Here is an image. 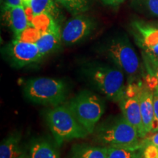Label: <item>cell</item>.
I'll use <instances>...</instances> for the list:
<instances>
[{"label":"cell","mask_w":158,"mask_h":158,"mask_svg":"<svg viewBox=\"0 0 158 158\" xmlns=\"http://www.w3.org/2000/svg\"><path fill=\"white\" fill-rule=\"evenodd\" d=\"M154 144V145L157 146L158 147V131L155 134H153L152 135H151L149 138H146L144 141L142 142V147H143L144 145H147V144Z\"/></svg>","instance_id":"obj_27"},{"label":"cell","mask_w":158,"mask_h":158,"mask_svg":"<svg viewBox=\"0 0 158 158\" xmlns=\"http://www.w3.org/2000/svg\"><path fill=\"white\" fill-rule=\"evenodd\" d=\"M73 15L81 14L89 9V0H56Z\"/></svg>","instance_id":"obj_19"},{"label":"cell","mask_w":158,"mask_h":158,"mask_svg":"<svg viewBox=\"0 0 158 158\" xmlns=\"http://www.w3.org/2000/svg\"><path fill=\"white\" fill-rule=\"evenodd\" d=\"M142 158H158V147L149 143L142 147L141 152Z\"/></svg>","instance_id":"obj_23"},{"label":"cell","mask_w":158,"mask_h":158,"mask_svg":"<svg viewBox=\"0 0 158 158\" xmlns=\"http://www.w3.org/2000/svg\"><path fill=\"white\" fill-rule=\"evenodd\" d=\"M68 106L89 134L94 131L105 111L103 100L89 91L79 93L70 100Z\"/></svg>","instance_id":"obj_5"},{"label":"cell","mask_w":158,"mask_h":158,"mask_svg":"<svg viewBox=\"0 0 158 158\" xmlns=\"http://www.w3.org/2000/svg\"><path fill=\"white\" fill-rule=\"evenodd\" d=\"M5 0H0V2H1V5H2V3H4Z\"/></svg>","instance_id":"obj_32"},{"label":"cell","mask_w":158,"mask_h":158,"mask_svg":"<svg viewBox=\"0 0 158 158\" xmlns=\"http://www.w3.org/2000/svg\"><path fill=\"white\" fill-rule=\"evenodd\" d=\"M96 27L92 18L79 14L68 20L61 29L62 43L66 45L78 43L89 36Z\"/></svg>","instance_id":"obj_8"},{"label":"cell","mask_w":158,"mask_h":158,"mask_svg":"<svg viewBox=\"0 0 158 158\" xmlns=\"http://www.w3.org/2000/svg\"><path fill=\"white\" fill-rule=\"evenodd\" d=\"M41 32L32 25L28 26L15 39L24 42L36 43L41 36Z\"/></svg>","instance_id":"obj_21"},{"label":"cell","mask_w":158,"mask_h":158,"mask_svg":"<svg viewBox=\"0 0 158 158\" xmlns=\"http://www.w3.org/2000/svg\"><path fill=\"white\" fill-rule=\"evenodd\" d=\"M46 120L59 146L66 141L84 138L89 134L68 106H57L48 110Z\"/></svg>","instance_id":"obj_3"},{"label":"cell","mask_w":158,"mask_h":158,"mask_svg":"<svg viewBox=\"0 0 158 158\" xmlns=\"http://www.w3.org/2000/svg\"><path fill=\"white\" fill-rule=\"evenodd\" d=\"M102 2L105 4H106V5H110V6H117L118 5V2L116 1V0H102Z\"/></svg>","instance_id":"obj_28"},{"label":"cell","mask_w":158,"mask_h":158,"mask_svg":"<svg viewBox=\"0 0 158 158\" xmlns=\"http://www.w3.org/2000/svg\"><path fill=\"white\" fill-rule=\"evenodd\" d=\"M141 158H142V157H141Z\"/></svg>","instance_id":"obj_33"},{"label":"cell","mask_w":158,"mask_h":158,"mask_svg":"<svg viewBox=\"0 0 158 158\" xmlns=\"http://www.w3.org/2000/svg\"><path fill=\"white\" fill-rule=\"evenodd\" d=\"M107 149L108 158H141V152H137V150L111 146Z\"/></svg>","instance_id":"obj_20"},{"label":"cell","mask_w":158,"mask_h":158,"mask_svg":"<svg viewBox=\"0 0 158 158\" xmlns=\"http://www.w3.org/2000/svg\"><path fill=\"white\" fill-rule=\"evenodd\" d=\"M154 93L150 89H141L139 93L142 122L146 133H150L154 121Z\"/></svg>","instance_id":"obj_12"},{"label":"cell","mask_w":158,"mask_h":158,"mask_svg":"<svg viewBox=\"0 0 158 158\" xmlns=\"http://www.w3.org/2000/svg\"><path fill=\"white\" fill-rule=\"evenodd\" d=\"M3 19L7 23L10 30L13 31L15 37L21 34L24 29L29 26V23L23 5L3 10Z\"/></svg>","instance_id":"obj_11"},{"label":"cell","mask_w":158,"mask_h":158,"mask_svg":"<svg viewBox=\"0 0 158 158\" xmlns=\"http://www.w3.org/2000/svg\"><path fill=\"white\" fill-rule=\"evenodd\" d=\"M19 5H23L22 0H5L3 3V10Z\"/></svg>","instance_id":"obj_26"},{"label":"cell","mask_w":158,"mask_h":158,"mask_svg":"<svg viewBox=\"0 0 158 158\" xmlns=\"http://www.w3.org/2000/svg\"><path fill=\"white\" fill-rule=\"evenodd\" d=\"M120 107L123 116L130 124L137 130L140 138H144L147 135L144 129L140 107L139 94L133 96L124 94L120 101Z\"/></svg>","instance_id":"obj_9"},{"label":"cell","mask_w":158,"mask_h":158,"mask_svg":"<svg viewBox=\"0 0 158 158\" xmlns=\"http://www.w3.org/2000/svg\"><path fill=\"white\" fill-rule=\"evenodd\" d=\"M23 92L34 103L57 106L66 98L67 86L60 79L42 77L27 81Z\"/></svg>","instance_id":"obj_4"},{"label":"cell","mask_w":158,"mask_h":158,"mask_svg":"<svg viewBox=\"0 0 158 158\" xmlns=\"http://www.w3.org/2000/svg\"><path fill=\"white\" fill-rule=\"evenodd\" d=\"M22 2H23V6L30 5L31 0H22Z\"/></svg>","instance_id":"obj_29"},{"label":"cell","mask_w":158,"mask_h":158,"mask_svg":"<svg viewBox=\"0 0 158 158\" xmlns=\"http://www.w3.org/2000/svg\"><path fill=\"white\" fill-rule=\"evenodd\" d=\"M20 135L13 134L6 138L0 145V158H18L22 154L20 149Z\"/></svg>","instance_id":"obj_16"},{"label":"cell","mask_w":158,"mask_h":158,"mask_svg":"<svg viewBox=\"0 0 158 158\" xmlns=\"http://www.w3.org/2000/svg\"><path fill=\"white\" fill-rule=\"evenodd\" d=\"M143 56L146 66L150 75L155 76L158 80V57L147 51L143 53Z\"/></svg>","instance_id":"obj_22"},{"label":"cell","mask_w":158,"mask_h":158,"mask_svg":"<svg viewBox=\"0 0 158 158\" xmlns=\"http://www.w3.org/2000/svg\"><path fill=\"white\" fill-rule=\"evenodd\" d=\"M94 131V136L99 143L134 150L142 148L137 130L123 116L104 122Z\"/></svg>","instance_id":"obj_2"},{"label":"cell","mask_w":158,"mask_h":158,"mask_svg":"<svg viewBox=\"0 0 158 158\" xmlns=\"http://www.w3.org/2000/svg\"><path fill=\"white\" fill-rule=\"evenodd\" d=\"M62 43L61 31H51L41 35L36 45L41 55L44 57L58 50Z\"/></svg>","instance_id":"obj_13"},{"label":"cell","mask_w":158,"mask_h":158,"mask_svg":"<svg viewBox=\"0 0 158 158\" xmlns=\"http://www.w3.org/2000/svg\"><path fill=\"white\" fill-rule=\"evenodd\" d=\"M30 25H32L38 29L41 34L61 31L58 22L51 15L47 13H41L35 15Z\"/></svg>","instance_id":"obj_18"},{"label":"cell","mask_w":158,"mask_h":158,"mask_svg":"<svg viewBox=\"0 0 158 158\" xmlns=\"http://www.w3.org/2000/svg\"><path fill=\"white\" fill-rule=\"evenodd\" d=\"M116 1L118 2V4H120L121 2H123L124 0H116Z\"/></svg>","instance_id":"obj_31"},{"label":"cell","mask_w":158,"mask_h":158,"mask_svg":"<svg viewBox=\"0 0 158 158\" xmlns=\"http://www.w3.org/2000/svg\"><path fill=\"white\" fill-rule=\"evenodd\" d=\"M18 158H29V156L27 155L26 153H22Z\"/></svg>","instance_id":"obj_30"},{"label":"cell","mask_w":158,"mask_h":158,"mask_svg":"<svg viewBox=\"0 0 158 158\" xmlns=\"http://www.w3.org/2000/svg\"><path fill=\"white\" fill-rule=\"evenodd\" d=\"M141 2L150 14L158 16V0H141Z\"/></svg>","instance_id":"obj_24"},{"label":"cell","mask_w":158,"mask_h":158,"mask_svg":"<svg viewBox=\"0 0 158 158\" xmlns=\"http://www.w3.org/2000/svg\"><path fill=\"white\" fill-rule=\"evenodd\" d=\"M30 7L35 15L47 13L57 22L60 20L61 13L56 4V0H31Z\"/></svg>","instance_id":"obj_15"},{"label":"cell","mask_w":158,"mask_h":158,"mask_svg":"<svg viewBox=\"0 0 158 158\" xmlns=\"http://www.w3.org/2000/svg\"><path fill=\"white\" fill-rule=\"evenodd\" d=\"M85 76L97 90L113 101H121L125 94L123 71L117 67L94 64L86 67Z\"/></svg>","instance_id":"obj_1"},{"label":"cell","mask_w":158,"mask_h":158,"mask_svg":"<svg viewBox=\"0 0 158 158\" xmlns=\"http://www.w3.org/2000/svg\"><path fill=\"white\" fill-rule=\"evenodd\" d=\"M2 53L10 64L17 68L35 64L43 58L36 43L24 42L17 39L6 45Z\"/></svg>","instance_id":"obj_7"},{"label":"cell","mask_w":158,"mask_h":158,"mask_svg":"<svg viewBox=\"0 0 158 158\" xmlns=\"http://www.w3.org/2000/svg\"><path fill=\"white\" fill-rule=\"evenodd\" d=\"M134 35L138 45L149 52L158 45V27L143 21H135L132 23Z\"/></svg>","instance_id":"obj_10"},{"label":"cell","mask_w":158,"mask_h":158,"mask_svg":"<svg viewBox=\"0 0 158 158\" xmlns=\"http://www.w3.org/2000/svg\"><path fill=\"white\" fill-rule=\"evenodd\" d=\"M30 158H60L57 149L46 141H37L31 144Z\"/></svg>","instance_id":"obj_17"},{"label":"cell","mask_w":158,"mask_h":158,"mask_svg":"<svg viewBox=\"0 0 158 158\" xmlns=\"http://www.w3.org/2000/svg\"><path fill=\"white\" fill-rule=\"evenodd\" d=\"M154 121L152 132L158 131V89L154 93Z\"/></svg>","instance_id":"obj_25"},{"label":"cell","mask_w":158,"mask_h":158,"mask_svg":"<svg viewBox=\"0 0 158 158\" xmlns=\"http://www.w3.org/2000/svg\"><path fill=\"white\" fill-rule=\"evenodd\" d=\"M104 52L130 78L133 79L139 72V59L126 35H117L110 39L105 45Z\"/></svg>","instance_id":"obj_6"},{"label":"cell","mask_w":158,"mask_h":158,"mask_svg":"<svg viewBox=\"0 0 158 158\" xmlns=\"http://www.w3.org/2000/svg\"><path fill=\"white\" fill-rule=\"evenodd\" d=\"M107 147L76 145L73 147L72 158H108Z\"/></svg>","instance_id":"obj_14"}]
</instances>
